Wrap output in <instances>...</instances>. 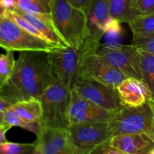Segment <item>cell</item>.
I'll use <instances>...</instances> for the list:
<instances>
[{"label": "cell", "mask_w": 154, "mask_h": 154, "mask_svg": "<svg viewBox=\"0 0 154 154\" xmlns=\"http://www.w3.org/2000/svg\"><path fill=\"white\" fill-rule=\"evenodd\" d=\"M54 81L48 52L22 51L9 79L0 87V96L14 105L30 99H42Z\"/></svg>", "instance_id": "obj_1"}, {"label": "cell", "mask_w": 154, "mask_h": 154, "mask_svg": "<svg viewBox=\"0 0 154 154\" xmlns=\"http://www.w3.org/2000/svg\"><path fill=\"white\" fill-rule=\"evenodd\" d=\"M101 39L87 35L78 48L55 47L48 52L53 78L66 88L72 89V81L78 68L86 57L93 54L100 45Z\"/></svg>", "instance_id": "obj_2"}, {"label": "cell", "mask_w": 154, "mask_h": 154, "mask_svg": "<svg viewBox=\"0 0 154 154\" xmlns=\"http://www.w3.org/2000/svg\"><path fill=\"white\" fill-rule=\"evenodd\" d=\"M51 16L57 32L68 46L79 48L87 35L86 12L68 0H54Z\"/></svg>", "instance_id": "obj_3"}, {"label": "cell", "mask_w": 154, "mask_h": 154, "mask_svg": "<svg viewBox=\"0 0 154 154\" xmlns=\"http://www.w3.org/2000/svg\"><path fill=\"white\" fill-rule=\"evenodd\" d=\"M108 121L113 136L144 133L154 140V110L150 101L138 107H122Z\"/></svg>", "instance_id": "obj_4"}, {"label": "cell", "mask_w": 154, "mask_h": 154, "mask_svg": "<svg viewBox=\"0 0 154 154\" xmlns=\"http://www.w3.org/2000/svg\"><path fill=\"white\" fill-rule=\"evenodd\" d=\"M71 90L54 80L45 90L41 101L42 116L40 126L68 129Z\"/></svg>", "instance_id": "obj_5"}, {"label": "cell", "mask_w": 154, "mask_h": 154, "mask_svg": "<svg viewBox=\"0 0 154 154\" xmlns=\"http://www.w3.org/2000/svg\"><path fill=\"white\" fill-rule=\"evenodd\" d=\"M0 46L5 51L49 52L55 45L23 29L5 16H0Z\"/></svg>", "instance_id": "obj_6"}, {"label": "cell", "mask_w": 154, "mask_h": 154, "mask_svg": "<svg viewBox=\"0 0 154 154\" xmlns=\"http://www.w3.org/2000/svg\"><path fill=\"white\" fill-rule=\"evenodd\" d=\"M67 130L75 154H92L99 145L113 137L108 121L72 124Z\"/></svg>", "instance_id": "obj_7"}, {"label": "cell", "mask_w": 154, "mask_h": 154, "mask_svg": "<svg viewBox=\"0 0 154 154\" xmlns=\"http://www.w3.org/2000/svg\"><path fill=\"white\" fill-rule=\"evenodd\" d=\"M95 54L100 57L113 66L128 75L142 81L141 70V53L131 45H102L100 44Z\"/></svg>", "instance_id": "obj_8"}, {"label": "cell", "mask_w": 154, "mask_h": 154, "mask_svg": "<svg viewBox=\"0 0 154 154\" xmlns=\"http://www.w3.org/2000/svg\"><path fill=\"white\" fill-rule=\"evenodd\" d=\"M72 89L109 112H115L123 107L117 89L92 78L75 76L72 81Z\"/></svg>", "instance_id": "obj_9"}, {"label": "cell", "mask_w": 154, "mask_h": 154, "mask_svg": "<svg viewBox=\"0 0 154 154\" xmlns=\"http://www.w3.org/2000/svg\"><path fill=\"white\" fill-rule=\"evenodd\" d=\"M75 76L92 78L114 88H117L122 81L129 78L122 71L94 53L86 57L78 68Z\"/></svg>", "instance_id": "obj_10"}, {"label": "cell", "mask_w": 154, "mask_h": 154, "mask_svg": "<svg viewBox=\"0 0 154 154\" xmlns=\"http://www.w3.org/2000/svg\"><path fill=\"white\" fill-rule=\"evenodd\" d=\"M85 12L87 35L102 40L105 33L119 28L120 23L113 18L108 0H92Z\"/></svg>", "instance_id": "obj_11"}, {"label": "cell", "mask_w": 154, "mask_h": 154, "mask_svg": "<svg viewBox=\"0 0 154 154\" xmlns=\"http://www.w3.org/2000/svg\"><path fill=\"white\" fill-rule=\"evenodd\" d=\"M113 113L103 109L71 89L69 108V126L78 123L108 121Z\"/></svg>", "instance_id": "obj_12"}, {"label": "cell", "mask_w": 154, "mask_h": 154, "mask_svg": "<svg viewBox=\"0 0 154 154\" xmlns=\"http://www.w3.org/2000/svg\"><path fill=\"white\" fill-rule=\"evenodd\" d=\"M34 154H75L67 129L41 126Z\"/></svg>", "instance_id": "obj_13"}, {"label": "cell", "mask_w": 154, "mask_h": 154, "mask_svg": "<svg viewBox=\"0 0 154 154\" xmlns=\"http://www.w3.org/2000/svg\"><path fill=\"white\" fill-rule=\"evenodd\" d=\"M110 143L122 154H152L154 150V140L144 133L116 135Z\"/></svg>", "instance_id": "obj_14"}, {"label": "cell", "mask_w": 154, "mask_h": 154, "mask_svg": "<svg viewBox=\"0 0 154 154\" xmlns=\"http://www.w3.org/2000/svg\"><path fill=\"white\" fill-rule=\"evenodd\" d=\"M116 89L123 106H141L152 99L142 81L132 77L122 81Z\"/></svg>", "instance_id": "obj_15"}, {"label": "cell", "mask_w": 154, "mask_h": 154, "mask_svg": "<svg viewBox=\"0 0 154 154\" xmlns=\"http://www.w3.org/2000/svg\"><path fill=\"white\" fill-rule=\"evenodd\" d=\"M54 0H0V14L6 10L51 14Z\"/></svg>", "instance_id": "obj_16"}, {"label": "cell", "mask_w": 154, "mask_h": 154, "mask_svg": "<svg viewBox=\"0 0 154 154\" xmlns=\"http://www.w3.org/2000/svg\"><path fill=\"white\" fill-rule=\"evenodd\" d=\"M12 108L24 121L29 123L40 122L42 116V104L40 99H30L20 101Z\"/></svg>", "instance_id": "obj_17"}, {"label": "cell", "mask_w": 154, "mask_h": 154, "mask_svg": "<svg viewBox=\"0 0 154 154\" xmlns=\"http://www.w3.org/2000/svg\"><path fill=\"white\" fill-rule=\"evenodd\" d=\"M0 125L9 126L11 127L18 126V127L34 132L36 135L39 132L41 127L40 122L29 123L24 121L12 107L7 110L4 114L0 115Z\"/></svg>", "instance_id": "obj_18"}, {"label": "cell", "mask_w": 154, "mask_h": 154, "mask_svg": "<svg viewBox=\"0 0 154 154\" xmlns=\"http://www.w3.org/2000/svg\"><path fill=\"white\" fill-rule=\"evenodd\" d=\"M141 70L142 82L154 99V55L141 51Z\"/></svg>", "instance_id": "obj_19"}, {"label": "cell", "mask_w": 154, "mask_h": 154, "mask_svg": "<svg viewBox=\"0 0 154 154\" xmlns=\"http://www.w3.org/2000/svg\"><path fill=\"white\" fill-rule=\"evenodd\" d=\"M128 24L132 32V38L147 37L154 32V14L135 18Z\"/></svg>", "instance_id": "obj_20"}, {"label": "cell", "mask_w": 154, "mask_h": 154, "mask_svg": "<svg viewBox=\"0 0 154 154\" xmlns=\"http://www.w3.org/2000/svg\"><path fill=\"white\" fill-rule=\"evenodd\" d=\"M154 14V0H132L125 23Z\"/></svg>", "instance_id": "obj_21"}, {"label": "cell", "mask_w": 154, "mask_h": 154, "mask_svg": "<svg viewBox=\"0 0 154 154\" xmlns=\"http://www.w3.org/2000/svg\"><path fill=\"white\" fill-rule=\"evenodd\" d=\"M6 51L5 54H2L0 57V87L9 79L16 64L14 51Z\"/></svg>", "instance_id": "obj_22"}, {"label": "cell", "mask_w": 154, "mask_h": 154, "mask_svg": "<svg viewBox=\"0 0 154 154\" xmlns=\"http://www.w3.org/2000/svg\"><path fill=\"white\" fill-rule=\"evenodd\" d=\"M35 150V142L31 144H20L8 141L0 143V153L2 154H34Z\"/></svg>", "instance_id": "obj_23"}, {"label": "cell", "mask_w": 154, "mask_h": 154, "mask_svg": "<svg viewBox=\"0 0 154 154\" xmlns=\"http://www.w3.org/2000/svg\"><path fill=\"white\" fill-rule=\"evenodd\" d=\"M113 18L119 23H125L132 0H108Z\"/></svg>", "instance_id": "obj_24"}, {"label": "cell", "mask_w": 154, "mask_h": 154, "mask_svg": "<svg viewBox=\"0 0 154 154\" xmlns=\"http://www.w3.org/2000/svg\"><path fill=\"white\" fill-rule=\"evenodd\" d=\"M132 45L141 51L154 55V32L141 38H132Z\"/></svg>", "instance_id": "obj_25"}, {"label": "cell", "mask_w": 154, "mask_h": 154, "mask_svg": "<svg viewBox=\"0 0 154 154\" xmlns=\"http://www.w3.org/2000/svg\"><path fill=\"white\" fill-rule=\"evenodd\" d=\"M110 140L102 143L96 150H93L92 154H122L117 149L111 145Z\"/></svg>", "instance_id": "obj_26"}, {"label": "cell", "mask_w": 154, "mask_h": 154, "mask_svg": "<svg viewBox=\"0 0 154 154\" xmlns=\"http://www.w3.org/2000/svg\"><path fill=\"white\" fill-rule=\"evenodd\" d=\"M68 1L72 5L75 6V7L78 8L82 9V10H84L85 11L86 9L87 8L89 5L92 2V0H68Z\"/></svg>", "instance_id": "obj_27"}, {"label": "cell", "mask_w": 154, "mask_h": 154, "mask_svg": "<svg viewBox=\"0 0 154 154\" xmlns=\"http://www.w3.org/2000/svg\"><path fill=\"white\" fill-rule=\"evenodd\" d=\"M12 106H13V104L11 103L5 98L0 96V115L4 114L7 110L11 108Z\"/></svg>", "instance_id": "obj_28"}, {"label": "cell", "mask_w": 154, "mask_h": 154, "mask_svg": "<svg viewBox=\"0 0 154 154\" xmlns=\"http://www.w3.org/2000/svg\"><path fill=\"white\" fill-rule=\"evenodd\" d=\"M11 126H4V125H0V143H4L8 141L6 139L5 134L9 129H11Z\"/></svg>", "instance_id": "obj_29"}, {"label": "cell", "mask_w": 154, "mask_h": 154, "mask_svg": "<svg viewBox=\"0 0 154 154\" xmlns=\"http://www.w3.org/2000/svg\"><path fill=\"white\" fill-rule=\"evenodd\" d=\"M150 104H151L152 107H153V110H154V99H150Z\"/></svg>", "instance_id": "obj_30"}]
</instances>
